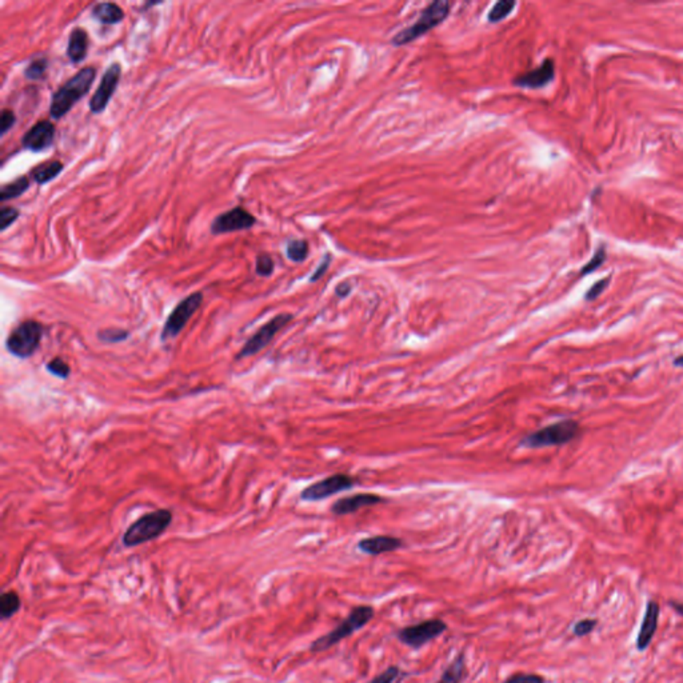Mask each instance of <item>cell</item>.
<instances>
[{
  "instance_id": "7c38bea8",
  "label": "cell",
  "mask_w": 683,
  "mask_h": 683,
  "mask_svg": "<svg viewBox=\"0 0 683 683\" xmlns=\"http://www.w3.org/2000/svg\"><path fill=\"white\" fill-rule=\"evenodd\" d=\"M355 484V481L350 478L348 475L344 474H335L331 475L326 479H322L319 482L310 484L306 487L300 498L303 500H321V499L328 498L331 495H335L338 493H342L344 490H350Z\"/></svg>"
},
{
  "instance_id": "d6a6232c",
  "label": "cell",
  "mask_w": 683,
  "mask_h": 683,
  "mask_svg": "<svg viewBox=\"0 0 683 683\" xmlns=\"http://www.w3.org/2000/svg\"><path fill=\"white\" fill-rule=\"evenodd\" d=\"M502 683H546V680L540 674L515 673L510 677H507Z\"/></svg>"
},
{
  "instance_id": "cb8c5ba5",
  "label": "cell",
  "mask_w": 683,
  "mask_h": 683,
  "mask_svg": "<svg viewBox=\"0 0 683 683\" xmlns=\"http://www.w3.org/2000/svg\"><path fill=\"white\" fill-rule=\"evenodd\" d=\"M407 677H410L409 671L400 669L398 665H391L367 683H402Z\"/></svg>"
},
{
  "instance_id": "d6986e66",
  "label": "cell",
  "mask_w": 683,
  "mask_h": 683,
  "mask_svg": "<svg viewBox=\"0 0 683 683\" xmlns=\"http://www.w3.org/2000/svg\"><path fill=\"white\" fill-rule=\"evenodd\" d=\"M91 16L94 19H97L101 24L113 26V24L120 23L125 19V11L116 3L101 1V3H97L92 7Z\"/></svg>"
},
{
  "instance_id": "7a4b0ae2",
  "label": "cell",
  "mask_w": 683,
  "mask_h": 683,
  "mask_svg": "<svg viewBox=\"0 0 683 683\" xmlns=\"http://www.w3.org/2000/svg\"><path fill=\"white\" fill-rule=\"evenodd\" d=\"M374 617H375V610L370 605L355 606L338 626L334 627L328 634L314 640L310 645V652L314 654L326 652L332 646L338 645L344 638L351 637L356 631L367 626Z\"/></svg>"
},
{
  "instance_id": "ac0fdd59",
  "label": "cell",
  "mask_w": 683,
  "mask_h": 683,
  "mask_svg": "<svg viewBox=\"0 0 683 683\" xmlns=\"http://www.w3.org/2000/svg\"><path fill=\"white\" fill-rule=\"evenodd\" d=\"M88 45H90V39L87 31L82 27H75L72 29L69 36L67 50H66V54L70 59V62L73 64L82 63L87 57Z\"/></svg>"
},
{
  "instance_id": "277c9868",
  "label": "cell",
  "mask_w": 683,
  "mask_h": 683,
  "mask_svg": "<svg viewBox=\"0 0 683 683\" xmlns=\"http://www.w3.org/2000/svg\"><path fill=\"white\" fill-rule=\"evenodd\" d=\"M449 14H450V3L449 1H434V3L428 4L426 8L423 10V13L421 14L415 24L407 27V29H402L393 38L391 42L394 45L409 44L415 39H418L419 36L425 35L430 29H435L437 26H439L442 22L449 16Z\"/></svg>"
},
{
  "instance_id": "e575fe53",
  "label": "cell",
  "mask_w": 683,
  "mask_h": 683,
  "mask_svg": "<svg viewBox=\"0 0 683 683\" xmlns=\"http://www.w3.org/2000/svg\"><path fill=\"white\" fill-rule=\"evenodd\" d=\"M606 260V251L603 247H600L596 253V255L591 258V260L584 266L582 271H581V275H586V274H590L593 271L597 270L599 266H602V263Z\"/></svg>"
},
{
  "instance_id": "4fadbf2b",
  "label": "cell",
  "mask_w": 683,
  "mask_h": 683,
  "mask_svg": "<svg viewBox=\"0 0 683 683\" xmlns=\"http://www.w3.org/2000/svg\"><path fill=\"white\" fill-rule=\"evenodd\" d=\"M55 134L57 128L54 123L48 119H43L29 127V131L22 138V144L29 151L42 153L54 144Z\"/></svg>"
},
{
  "instance_id": "74e56055",
  "label": "cell",
  "mask_w": 683,
  "mask_h": 683,
  "mask_svg": "<svg viewBox=\"0 0 683 683\" xmlns=\"http://www.w3.org/2000/svg\"><path fill=\"white\" fill-rule=\"evenodd\" d=\"M350 290H351V286L348 285L347 282H343V283H341V285L337 287V294L343 298V297L348 295Z\"/></svg>"
},
{
  "instance_id": "7402d4cb",
  "label": "cell",
  "mask_w": 683,
  "mask_h": 683,
  "mask_svg": "<svg viewBox=\"0 0 683 683\" xmlns=\"http://www.w3.org/2000/svg\"><path fill=\"white\" fill-rule=\"evenodd\" d=\"M29 179L27 176H19L10 183H4L0 187V202L4 203L7 200L16 199L22 197L29 188Z\"/></svg>"
},
{
  "instance_id": "5bb4252c",
  "label": "cell",
  "mask_w": 683,
  "mask_h": 683,
  "mask_svg": "<svg viewBox=\"0 0 683 683\" xmlns=\"http://www.w3.org/2000/svg\"><path fill=\"white\" fill-rule=\"evenodd\" d=\"M659 605L655 600H649L646 605V612L640 625V633L637 637V649L645 652L653 642L659 619Z\"/></svg>"
},
{
  "instance_id": "44dd1931",
  "label": "cell",
  "mask_w": 683,
  "mask_h": 683,
  "mask_svg": "<svg viewBox=\"0 0 683 683\" xmlns=\"http://www.w3.org/2000/svg\"><path fill=\"white\" fill-rule=\"evenodd\" d=\"M466 677V655L462 652L456 655L451 663L442 671L439 680L435 683H462Z\"/></svg>"
},
{
  "instance_id": "f546056e",
  "label": "cell",
  "mask_w": 683,
  "mask_h": 683,
  "mask_svg": "<svg viewBox=\"0 0 683 683\" xmlns=\"http://www.w3.org/2000/svg\"><path fill=\"white\" fill-rule=\"evenodd\" d=\"M47 370L50 371L51 374H54L57 378H60V379H67L69 375H70V372H71L69 363L64 362L60 358H55V359L50 360L47 363Z\"/></svg>"
},
{
  "instance_id": "4316f807",
  "label": "cell",
  "mask_w": 683,
  "mask_h": 683,
  "mask_svg": "<svg viewBox=\"0 0 683 683\" xmlns=\"http://www.w3.org/2000/svg\"><path fill=\"white\" fill-rule=\"evenodd\" d=\"M514 7H515V1L500 0L498 3H495L493 6V8L490 10V13L487 15V20L490 23H498L500 20H503L507 15L512 14Z\"/></svg>"
},
{
  "instance_id": "9c48e42d",
  "label": "cell",
  "mask_w": 683,
  "mask_h": 683,
  "mask_svg": "<svg viewBox=\"0 0 683 683\" xmlns=\"http://www.w3.org/2000/svg\"><path fill=\"white\" fill-rule=\"evenodd\" d=\"M291 321H293L291 314H279V315L274 316L271 321L259 328L248 341L244 343L242 350L238 354V359L255 355L259 351H262L274 339V337Z\"/></svg>"
},
{
  "instance_id": "603a6c76",
  "label": "cell",
  "mask_w": 683,
  "mask_h": 683,
  "mask_svg": "<svg viewBox=\"0 0 683 683\" xmlns=\"http://www.w3.org/2000/svg\"><path fill=\"white\" fill-rule=\"evenodd\" d=\"M20 606H22V599L19 597V594L14 591V590H10V591H6L1 594L0 597V615H1V619H10L13 618L16 612L20 610Z\"/></svg>"
},
{
  "instance_id": "83f0119b",
  "label": "cell",
  "mask_w": 683,
  "mask_h": 683,
  "mask_svg": "<svg viewBox=\"0 0 683 683\" xmlns=\"http://www.w3.org/2000/svg\"><path fill=\"white\" fill-rule=\"evenodd\" d=\"M19 216H20V211L16 207L3 206L0 209V230L6 231L7 228L11 227L19 219Z\"/></svg>"
},
{
  "instance_id": "8fae6325",
  "label": "cell",
  "mask_w": 683,
  "mask_h": 683,
  "mask_svg": "<svg viewBox=\"0 0 683 683\" xmlns=\"http://www.w3.org/2000/svg\"><path fill=\"white\" fill-rule=\"evenodd\" d=\"M256 218L241 206L234 207L225 213H219L211 223L210 231L213 235L231 234L254 227Z\"/></svg>"
},
{
  "instance_id": "8992f818",
  "label": "cell",
  "mask_w": 683,
  "mask_h": 683,
  "mask_svg": "<svg viewBox=\"0 0 683 683\" xmlns=\"http://www.w3.org/2000/svg\"><path fill=\"white\" fill-rule=\"evenodd\" d=\"M42 338V323L38 321H24L10 332L6 346L13 355L26 359L34 355Z\"/></svg>"
},
{
  "instance_id": "f1b7e54d",
  "label": "cell",
  "mask_w": 683,
  "mask_h": 683,
  "mask_svg": "<svg viewBox=\"0 0 683 683\" xmlns=\"http://www.w3.org/2000/svg\"><path fill=\"white\" fill-rule=\"evenodd\" d=\"M275 265L269 254H259L256 256L255 272L259 276H270L274 272Z\"/></svg>"
},
{
  "instance_id": "9a60e30c",
  "label": "cell",
  "mask_w": 683,
  "mask_h": 683,
  "mask_svg": "<svg viewBox=\"0 0 683 683\" xmlns=\"http://www.w3.org/2000/svg\"><path fill=\"white\" fill-rule=\"evenodd\" d=\"M554 62L551 59H546L541 64V67L526 72L521 76L514 79V85L527 88H540L549 85L554 79Z\"/></svg>"
},
{
  "instance_id": "30bf717a",
  "label": "cell",
  "mask_w": 683,
  "mask_h": 683,
  "mask_svg": "<svg viewBox=\"0 0 683 683\" xmlns=\"http://www.w3.org/2000/svg\"><path fill=\"white\" fill-rule=\"evenodd\" d=\"M120 78H122V66L120 63L115 62L103 73L97 91L88 101V107L92 114H101L107 108L110 100L114 97L115 91L119 85Z\"/></svg>"
},
{
  "instance_id": "ab89813d",
  "label": "cell",
  "mask_w": 683,
  "mask_h": 683,
  "mask_svg": "<svg viewBox=\"0 0 683 683\" xmlns=\"http://www.w3.org/2000/svg\"><path fill=\"white\" fill-rule=\"evenodd\" d=\"M674 365L677 367H683V355L677 356L675 360H674Z\"/></svg>"
},
{
  "instance_id": "ffe728a7",
  "label": "cell",
  "mask_w": 683,
  "mask_h": 683,
  "mask_svg": "<svg viewBox=\"0 0 683 683\" xmlns=\"http://www.w3.org/2000/svg\"><path fill=\"white\" fill-rule=\"evenodd\" d=\"M63 163L60 160H57V159H50L44 163H41L38 166H35L34 169H31L29 171V175L31 178L34 179L35 183L38 185H45L51 181H54L57 176L60 175V172L63 171Z\"/></svg>"
},
{
  "instance_id": "5b68a950",
  "label": "cell",
  "mask_w": 683,
  "mask_h": 683,
  "mask_svg": "<svg viewBox=\"0 0 683 683\" xmlns=\"http://www.w3.org/2000/svg\"><path fill=\"white\" fill-rule=\"evenodd\" d=\"M578 434H579L578 422L568 419V421L556 422L550 426L543 427L541 430L527 435L525 439H522L521 444L528 449L562 446L577 438Z\"/></svg>"
},
{
  "instance_id": "d4e9b609",
  "label": "cell",
  "mask_w": 683,
  "mask_h": 683,
  "mask_svg": "<svg viewBox=\"0 0 683 683\" xmlns=\"http://www.w3.org/2000/svg\"><path fill=\"white\" fill-rule=\"evenodd\" d=\"M47 69H48V59L47 57H35L29 62L27 67L24 69V78L29 80H32V82L42 80L43 78L45 76Z\"/></svg>"
},
{
  "instance_id": "6da1fadb",
  "label": "cell",
  "mask_w": 683,
  "mask_h": 683,
  "mask_svg": "<svg viewBox=\"0 0 683 683\" xmlns=\"http://www.w3.org/2000/svg\"><path fill=\"white\" fill-rule=\"evenodd\" d=\"M95 76L97 69L88 66L79 70L69 80L60 85L51 97L50 116L59 120L69 114L72 107L90 92Z\"/></svg>"
},
{
  "instance_id": "1f68e13d",
  "label": "cell",
  "mask_w": 683,
  "mask_h": 683,
  "mask_svg": "<svg viewBox=\"0 0 683 683\" xmlns=\"http://www.w3.org/2000/svg\"><path fill=\"white\" fill-rule=\"evenodd\" d=\"M598 625L597 619L594 618H584V619H581L578 621L574 627H572V633L575 637L578 638H582V637H586L589 634L593 633V630L596 628Z\"/></svg>"
},
{
  "instance_id": "836d02e7",
  "label": "cell",
  "mask_w": 683,
  "mask_h": 683,
  "mask_svg": "<svg viewBox=\"0 0 683 683\" xmlns=\"http://www.w3.org/2000/svg\"><path fill=\"white\" fill-rule=\"evenodd\" d=\"M16 123V115L11 108H3L0 113V132L7 134Z\"/></svg>"
},
{
  "instance_id": "3957f363",
  "label": "cell",
  "mask_w": 683,
  "mask_h": 683,
  "mask_svg": "<svg viewBox=\"0 0 683 683\" xmlns=\"http://www.w3.org/2000/svg\"><path fill=\"white\" fill-rule=\"evenodd\" d=\"M172 521V514L169 510H157L148 512L135 521L123 534V544L126 547H135L146 542L154 541L160 537Z\"/></svg>"
},
{
  "instance_id": "4dcf8cb0",
  "label": "cell",
  "mask_w": 683,
  "mask_h": 683,
  "mask_svg": "<svg viewBox=\"0 0 683 683\" xmlns=\"http://www.w3.org/2000/svg\"><path fill=\"white\" fill-rule=\"evenodd\" d=\"M100 341L116 343L127 339L128 332L123 328H106L98 332Z\"/></svg>"
},
{
  "instance_id": "d590c367",
  "label": "cell",
  "mask_w": 683,
  "mask_h": 683,
  "mask_svg": "<svg viewBox=\"0 0 683 683\" xmlns=\"http://www.w3.org/2000/svg\"><path fill=\"white\" fill-rule=\"evenodd\" d=\"M609 283H610V278H603V279L598 281L597 283H594V285L591 286V288L587 291V294H586V299H587V300H594V299H597L598 297H599V295H600V294H602V293H603V291L607 288Z\"/></svg>"
},
{
  "instance_id": "e0dca14e",
  "label": "cell",
  "mask_w": 683,
  "mask_h": 683,
  "mask_svg": "<svg viewBox=\"0 0 683 683\" xmlns=\"http://www.w3.org/2000/svg\"><path fill=\"white\" fill-rule=\"evenodd\" d=\"M381 502H383V499L381 498L379 495H375V494H356V495H351V497L337 500L332 505L331 512L337 514V515H347V514H353V512L360 510L362 507L372 506V505H376Z\"/></svg>"
},
{
  "instance_id": "484cf974",
  "label": "cell",
  "mask_w": 683,
  "mask_h": 683,
  "mask_svg": "<svg viewBox=\"0 0 683 683\" xmlns=\"http://www.w3.org/2000/svg\"><path fill=\"white\" fill-rule=\"evenodd\" d=\"M286 253L290 260L300 263L309 255V243L303 239H293L287 243Z\"/></svg>"
},
{
  "instance_id": "8d00e7d4",
  "label": "cell",
  "mask_w": 683,
  "mask_h": 683,
  "mask_svg": "<svg viewBox=\"0 0 683 683\" xmlns=\"http://www.w3.org/2000/svg\"><path fill=\"white\" fill-rule=\"evenodd\" d=\"M330 260H331L330 255L325 256V259H323V262L321 263V266L318 267V270L314 272V275L311 276V279H310L311 282L318 281V279H319V278H321V276H322V275L326 272V270L328 269V265H330Z\"/></svg>"
},
{
  "instance_id": "f35d334b",
  "label": "cell",
  "mask_w": 683,
  "mask_h": 683,
  "mask_svg": "<svg viewBox=\"0 0 683 683\" xmlns=\"http://www.w3.org/2000/svg\"><path fill=\"white\" fill-rule=\"evenodd\" d=\"M670 606H671V607H673L675 612H678V614H681V615L683 617V603H678V602H670Z\"/></svg>"
},
{
  "instance_id": "2e32d148",
  "label": "cell",
  "mask_w": 683,
  "mask_h": 683,
  "mask_svg": "<svg viewBox=\"0 0 683 683\" xmlns=\"http://www.w3.org/2000/svg\"><path fill=\"white\" fill-rule=\"evenodd\" d=\"M400 547H403V541L397 537H390V535L369 537L358 543L359 551L374 556L397 551Z\"/></svg>"
},
{
  "instance_id": "ba28073f",
  "label": "cell",
  "mask_w": 683,
  "mask_h": 683,
  "mask_svg": "<svg viewBox=\"0 0 683 683\" xmlns=\"http://www.w3.org/2000/svg\"><path fill=\"white\" fill-rule=\"evenodd\" d=\"M203 302V294L197 291L185 297L183 300L178 303V306L169 315L164 328L162 331V341H167L175 338L188 323L192 315L199 310L200 304Z\"/></svg>"
},
{
  "instance_id": "52a82bcc",
  "label": "cell",
  "mask_w": 683,
  "mask_h": 683,
  "mask_svg": "<svg viewBox=\"0 0 683 683\" xmlns=\"http://www.w3.org/2000/svg\"><path fill=\"white\" fill-rule=\"evenodd\" d=\"M447 628L449 626L444 621H442L439 618H432L415 625L399 628L395 633V637L402 645L413 650H419L421 647L426 646L427 643L439 638L442 634L447 631Z\"/></svg>"
}]
</instances>
